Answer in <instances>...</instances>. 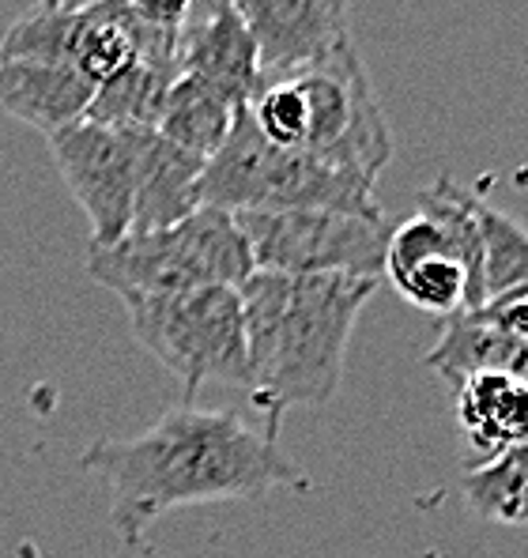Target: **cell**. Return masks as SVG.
I'll return each mask as SVG.
<instances>
[{
    "mask_svg": "<svg viewBox=\"0 0 528 558\" xmlns=\"http://www.w3.org/2000/svg\"><path fill=\"white\" fill-rule=\"evenodd\" d=\"M110 490L121 544L144 547L159 517L185 506L261 498L276 487L307 490L310 475L279 449L276 430L238 412L178 404L132 438H103L80 457Z\"/></svg>",
    "mask_w": 528,
    "mask_h": 558,
    "instance_id": "6da1fadb",
    "label": "cell"
},
{
    "mask_svg": "<svg viewBox=\"0 0 528 558\" xmlns=\"http://www.w3.org/2000/svg\"><path fill=\"white\" fill-rule=\"evenodd\" d=\"M382 279L284 276L253 268L238 283L250 351V400L276 430L287 408H321L336 397L362 306Z\"/></svg>",
    "mask_w": 528,
    "mask_h": 558,
    "instance_id": "7a4b0ae2",
    "label": "cell"
},
{
    "mask_svg": "<svg viewBox=\"0 0 528 558\" xmlns=\"http://www.w3.org/2000/svg\"><path fill=\"white\" fill-rule=\"evenodd\" d=\"M370 178L333 170L302 151H279L257 133L250 106H238L227 140L201 174V208L242 211H348L382 219Z\"/></svg>",
    "mask_w": 528,
    "mask_h": 558,
    "instance_id": "3957f363",
    "label": "cell"
},
{
    "mask_svg": "<svg viewBox=\"0 0 528 558\" xmlns=\"http://www.w3.org/2000/svg\"><path fill=\"white\" fill-rule=\"evenodd\" d=\"M250 272L253 257L242 227L219 208H196L175 227L87 250V276L121 302L196 287H238Z\"/></svg>",
    "mask_w": 528,
    "mask_h": 558,
    "instance_id": "277c9868",
    "label": "cell"
},
{
    "mask_svg": "<svg viewBox=\"0 0 528 558\" xmlns=\"http://www.w3.org/2000/svg\"><path fill=\"white\" fill-rule=\"evenodd\" d=\"M125 310L140 348L185 385L189 400L204 385L250 392V351L238 287L125 299Z\"/></svg>",
    "mask_w": 528,
    "mask_h": 558,
    "instance_id": "5b68a950",
    "label": "cell"
},
{
    "mask_svg": "<svg viewBox=\"0 0 528 558\" xmlns=\"http://www.w3.org/2000/svg\"><path fill=\"white\" fill-rule=\"evenodd\" d=\"M287 76L299 80L302 95H307L310 121L302 155L333 170H348V174L377 182V174L393 159V133L355 43L340 46L310 69L287 72Z\"/></svg>",
    "mask_w": 528,
    "mask_h": 558,
    "instance_id": "8992f818",
    "label": "cell"
},
{
    "mask_svg": "<svg viewBox=\"0 0 528 558\" xmlns=\"http://www.w3.org/2000/svg\"><path fill=\"white\" fill-rule=\"evenodd\" d=\"M253 268L284 276H385L389 219L348 211H242L235 216Z\"/></svg>",
    "mask_w": 528,
    "mask_h": 558,
    "instance_id": "52a82bcc",
    "label": "cell"
},
{
    "mask_svg": "<svg viewBox=\"0 0 528 558\" xmlns=\"http://www.w3.org/2000/svg\"><path fill=\"white\" fill-rule=\"evenodd\" d=\"M49 151L69 193L91 223V245H113L132 231L136 204V136L132 129H106L76 121L49 136Z\"/></svg>",
    "mask_w": 528,
    "mask_h": 558,
    "instance_id": "ba28073f",
    "label": "cell"
},
{
    "mask_svg": "<svg viewBox=\"0 0 528 558\" xmlns=\"http://www.w3.org/2000/svg\"><path fill=\"white\" fill-rule=\"evenodd\" d=\"M261 53V80L302 72L351 43L348 0H230Z\"/></svg>",
    "mask_w": 528,
    "mask_h": 558,
    "instance_id": "9c48e42d",
    "label": "cell"
},
{
    "mask_svg": "<svg viewBox=\"0 0 528 558\" xmlns=\"http://www.w3.org/2000/svg\"><path fill=\"white\" fill-rule=\"evenodd\" d=\"M178 76H193L216 87L235 106H245L261 87V53L250 27L235 12L230 0H216L208 15L189 20L181 27Z\"/></svg>",
    "mask_w": 528,
    "mask_h": 558,
    "instance_id": "30bf717a",
    "label": "cell"
},
{
    "mask_svg": "<svg viewBox=\"0 0 528 558\" xmlns=\"http://www.w3.org/2000/svg\"><path fill=\"white\" fill-rule=\"evenodd\" d=\"M453 415L472 472L528 441V385L509 374H472L453 385Z\"/></svg>",
    "mask_w": 528,
    "mask_h": 558,
    "instance_id": "8fae6325",
    "label": "cell"
},
{
    "mask_svg": "<svg viewBox=\"0 0 528 558\" xmlns=\"http://www.w3.org/2000/svg\"><path fill=\"white\" fill-rule=\"evenodd\" d=\"M132 136H136V204H132L129 234L163 231L193 216L201 208L204 159L170 144L155 129H132Z\"/></svg>",
    "mask_w": 528,
    "mask_h": 558,
    "instance_id": "7c38bea8",
    "label": "cell"
},
{
    "mask_svg": "<svg viewBox=\"0 0 528 558\" xmlns=\"http://www.w3.org/2000/svg\"><path fill=\"white\" fill-rule=\"evenodd\" d=\"M98 87L69 64L0 61V110L53 136L87 118Z\"/></svg>",
    "mask_w": 528,
    "mask_h": 558,
    "instance_id": "4fadbf2b",
    "label": "cell"
},
{
    "mask_svg": "<svg viewBox=\"0 0 528 558\" xmlns=\"http://www.w3.org/2000/svg\"><path fill=\"white\" fill-rule=\"evenodd\" d=\"M439 343L427 351V366L449 385L472 374H509L528 385V343L509 340L480 310H460L439 322Z\"/></svg>",
    "mask_w": 528,
    "mask_h": 558,
    "instance_id": "5bb4252c",
    "label": "cell"
},
{
    "mask_svg": "<svg viewBox=\"0 0 528 558\" xmlns=\"http://www.w3.org/2000/svg\"><path fill=\"white\" fill-rule=\"evenodd\" d=\"M235 113H238V106L230 102L227 95H219L216 87L201 84V80H193V76H178L167 92V102H163L155 133L208 162L223 147L230 125H235Z\"/></svg>",
    "mask_w": 528,
    "mask_h": 558,
    "instance_id": "9a60e30c",
    "label": "cell"
},
{
    "mask_svg": "<svg viewBox=\"0 0 528 558\" xmlns=\"http://www.w3.org/2000/svg\"><path fill=\"white\" fill-rule=\"evenodd\" d=\"M175 80L178 69H163V64L147 61L129 64L125 72L98 84L84 121H95V125L106 129H155Z\"/></svg>",
    "mask_w": 528,
    "mask_h": 558,
    "instance_id": "2e32d148",
    "label": "cell"
},
{
    "mask_svg": "<svg viewBox=\"0 0 528 558\" xmlns=\"http://www.w3.org/2000/svg\"><path fill=\"white\" fill-rule=\"evenodd\" d=\"M465 502L480 521L509 529L528 524V441L472 468L465 475Z\"/></svg>",
    "mask_w": 528,
    "mask_h": 558,
    "instance_id": "e0dca14e",
    "label": "cell"
},
{
    "mask_svg": "<svg viewBox=\"0 0 528 558\" xmlns=\"http://www.w3.org/2000/svg\"><path fill=\"white\" fill-rule=\"evenodd\" d=\"M480 242H483V302L528 283V231L506 211L480 204Z\"/></svg>",
    "mask_w": 528,
    "mask_h": 558,
    "instance_id": "ac0fdd59",
    "label": "cell"
},
{
    "mask_svg": "<svg viewBox=\"0 0 528 558\" xmlns=\"http://www.w3.org/2000/svg\"><path fill=\"white\" fill-rule=\"evenodd\" d=\"M389 283L411 306L423 310V314H434L439 322L468 310V276L457 257H431L423 265L408 268V272L393 276Z\"/></svg>",
    "mask_w": 528,
    "mask_h": 558,
    "instance_id": "d6986e66",
    "label": "cell"
},
{
    "mask_svg": "<svg viewBox=\"0 0 528 558\" xmlns=\"http://www.w3.org/2000/svg\"><path fill=\"white\" fill-rule=\"evenodd\" d=\"M480 317L491 322L499 332H506L509 340L528 343V283L517 287V291L499 294V299H491V302H483Z\"/></svg>",
    "mask_w": 528,
    "mask_h": 558,
    "instance_id": "ffe728a7",
    "label": "cell"
},
{
    "mask_svg": "<svg viewBox=\"0 0 528 558\" xmlns=\"http://www.w3.org/2000/svg\"><path fill=\"white\" fill-rule=\"evenodd\" d=\"M140 23L155 31H170V35H181V27L189 23V12H193V0H125Z\"/></svg>",
    "mask_w": 528,
    "mask_h": 558,
    "instance_id": "44dd1931",
    "label": "cell"
},
{
    "mask_svg": "<svg viewBox=\"0 0 528 558\" xmlns=\"http://www.w3.org/2000/svg\"><path fill=\"white\" fill-rule=\"evenodd\" d=\"M38 4H43V8H61L64 0H38Z\"/></svg>",
    "mask_w": 528,
    "mask_h": 558,
    "instance_id": "7402d4cb",
    "label": "cell"
}]
</instances>
